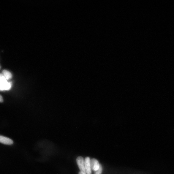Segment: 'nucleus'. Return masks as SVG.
<instances>
[{
    "label": "nucleus",
    "instance_id": "obj_1",
    "mask_svg": "<svg viewBox=\"0 0 174 174\" xmlns=\"http://www.w3.org/2000/svg\"><path fill=\"white\" fill-rule=\"evenodd\" d=\"M12 83L8 82L2 74H0V91L8 90L11 88Z\"/></svg>",
    "mask_w": 174,
    "mask_h": 174
},
{
    "label": "nucleus",
    "instance_id": "obj_2",
    "mask_svg": "<svg viewBox=\"0 0 174 174\" xmlns=\"http://www.w3.org/2000/svg\"><path fill=\"white\" fill-rule=\"evenodd\" d=\"M77 162L80 172L83 174H86L85 167V160L81 156L78 157L77 159Z\"/></svg>",
    "mask_w": 174,
    "mask_h": 174
},
{
    "label": "nucleus",
    "instance_id": "obj_3",
    "mask_svg": "<svg viewBox=\"0 0 174 174\" xmlns=\"http://www.w3.org/2000/svg\"><path fill=\"white\" fill-rule=\"evenodd\" d=\"M90 159L89 157H86L85 160V167L86 174H91V168Z\"/></svg>",
    "mask_w": 174,
    "mask_h": 174
},
{
    "label": "nucleus",
    "instance_id": "obj_4",
    "mask_svg": "<svg viewBox=\"0 0 174 174\" xmlns=\"http://www.w3.org/2000/svg\"><path fill=\"white\" fill-rule=\"evenodd\" d=\"M90 164L92 170L95 172L99 169L100 164L97 160L94 158L90 160Z\"/></svg>",
    "mask_w": 174,
    "mask_h": 174
},
{
    "label": "nucleus",
    "instance_id": "obj_5",
    "mask_svg": "<svg viewBox=\"0 0 174 174\" xmlns=\"http://www.w3.org/2000/svg\"><path fill=\"white\" fill-rule=\"evenodd\" d=\"M0 143L6 145H12L13 143L10 139L0 135Z\"/></svg>",
    "mask_w": 174,
    "mask_h": 174
},
{
    "label": "nucleus",
    "instance_id": "obj_6",
    "mask_svg": "<svg viewBox=\"0 0 174 174\" xmlns=\"http://www.w3.org/2000/svg\"><path fill=\"white\" fill-rule=\"evenodd\" d=\"M2 74L3 75L7 80H9L12 78V73L7 70H3L2 72Z\"/></svg>",
    "mask_w": 174,
    "mask_h": 174
},
{
    "label": "nucleus",
    "instance_id": "obj_7",
    "mask_svg": "<svg viewBox=\"0 0 174 174\" xmlns=\"http://www.w3.org/2000/svg\"><path fill=\"white\" fill-rule=\"evenodd\" d=\"M94 174H101L102 172V167L101 164H100L99 169L94 172Z\"/></svg>",
    "mask_w": 174,
    "mask_h": 174
},
{
    "label": "nucleus",
    "instance_id": "obj_8",
    "mask_svg": "<svg viewBox=\"0 0 174 174\" xmlns=\"http://www.w3.org/2000/svg\"><path fill=\"white\" fill-rule=\"evenodd\" d=\"M3 101V99L2 96L0 95V103H2Z\"/></svg>",
    "mask_w": 174,
    "mask_h": 174
},
{
    "label": "nucleus",
    "instance_id": "obj_9",
    "mask_svg": "<svg viewBox=\"0 0 174 174\" xmlns=\"http://www.w3.org/2000/svg\"><path fill=\"white\" fill-rule=\"evenodd\" d=\"M79 174H83L82 173L80 172L79 173Z\"/></svg>",
    "mask_w": 174,
    "mask_h": 174
}]
</instances>
